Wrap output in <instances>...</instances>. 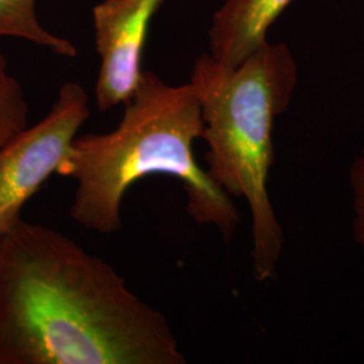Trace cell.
<instances>
[{
    "instance_id": "obj_1",
    "label": "cell",
    "mask_w": 364,
    "mask_h": 364,
    "mask_svg": "<svg viewBox=\"0 0 364 364\" xmlns=\"http://www.w3.org/2000/svg\"><path fill=\"white\" fill-rule=\"evenodd\" d=\"M164 313L42 224L0 235V364H185Z\"/></svg>"
},
{
    "instance_id": "obj_2",
    "label": "cell",
    "mask_w": 364,
    "mask_h": 364,
    "mask_svg": "<svg viewBox=\"0 0 364 364\" xmlns=\"http://www.w3.org/2000/svg\"><path fill=\"white\" fill-rule=\"evenodd\" d=\"M124 105L117 129L77 135L57 170L77 183L70 218L88 231L114 234L122 228V203L131 186L161 174L181 181L186 212L197 224L215 227L230 242L240 216L196 161L193 146L204 122L192 82L170 85L144 70Z\"/></svg>"
},
{
    "instance_id": "obj_3",
    "label": "cell",
    "mask_w": 364,
    "mask_h": 364,
    "mask_svg": "<svg viewBox=\"0 0 364 364\" xmlns=\"http://www.w3.org/2000/svg\"><path fill=\"white\" fill-rule=\"evenodd\" d=\"M299 64L284 42H266L239 65L209 53L196 58L191 82L200 100L210 178L245 198L251 216L252 275L269 282L284 251V231L269 193L275 120L287 112L299 84Z\"/></svg>"
},
{
    "instance_id": "obj_4",
    "label": "cell",
    "mask_w": 364,
    "mask_h": 364,
    "mask_svg": "<svg viewBox=\"0 0 364 364\" xmlns=\"http://www.w3.org/2000/svg\"><path fill=\"white\" fill-rule=\"evenodd\" d=\"M88 117V93L78 82L68 81L46 117L0 147V235L22 219L27 201L57 174Z\"/></svg>"
},
{
    "instance_id": "obj_5",
    "label": "cell",
    "mask_w": 364,
    "mask_h": 364,
    "mask_svg": "<svg viewBox=\"0 0 364 364\" xmlns=\"http://www.w3.org/2000/svg\"><path fill=\"white\" fill-rule=\"evenodd\" d=\"M165 0H102L92 10L100 58L96 105L107 112L126 105L142 77L149 30Z\"/></svg>"
},
{
    "instance_id": "obj_6",
    "label": "cell",
    "mask_w": 364,
    "mask_h": 364,
    "mask_svg": "<svg viewBox=\"0 0 364 364\" xmlns=\"http://www.w3.org/2000/svg\"><path fill=\"white\" fill-rule=\"evenodd\" d=\"M293 0H224L208 28V53L221 64L239 65L269 39V31Z\"/></svg>"
},
{
    "instance_id": "obj_7",
    "label": "cell",
    "mask_w": 364,
    "mask_h": 364,
    "mask_svg": "<svg viewBox=\"0 0 364 364\" xmlns=\"http://www.w3.org/2000/svg\"><path fill=\"white\" fill-rule=\"evenodd\" d=\"M0 38H18L66 57L77 55L76 46L53 34L39 21L37 0H0Z\"/></svg>"
},
{
    "instance_id": "obj_8",
    "label": "cell",
    "mask_w": 364,
    "mask_h": 364,
    "mask_svg": "<svg viewBox=\"0 0 364 364\" xmlns=\"http://www.w3.org/2000/svg\"><path fill=\"white\" fill-rule=\"evenodd\" d=\"M28 126V105L19 81L0 53V147Z\"/></svg>"
},
{
    "instance_id": "obj_9",
    "label": "cell",
    "mask_w": 364,
    "mask_h": 364,
    "mask_svg": "<svg viewBox=\"0 0 364 364\" xmlns=\"http://www.w3.org/2000/svg\"><path fill=\"white\" fill-rule=\"evenodd\" d=\"M348 181L351 192L353 240L364 252V144L351 164Z\"/></svg>"
}]
</instances>
